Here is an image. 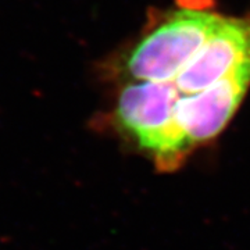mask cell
<instances>
[{
	"label": "cell",
	"instance_id": "1",
	"mask_svg": "<svg viewBox=\"0 0 250 250\" xmlns=\"http://www.w3.org/2000/svg\"><path fill=\"white\" fill-rule=\"evenodd\" d=\"M179 98L174 81H142L120 92L114 111L117 126L150 153L164 171L177 168L189 153L175 123Z\"/></svg>",
	"mask_w": 250,
	"mask_h": 250
},
{
	"label": "cell",
	"instance_id": "2",
	"mask_svg": "<svg viewBox=\"0 0 250 250\" xmlns=\"http://www.w3.org/2000/svg\"><path fill=\"white\" fill-rule=\"evenodd\" d=\"M221 20V16L202 10L174 11L131 50L125 71L138 81H175Z\"/></svg>",
	"mask_w": 250,
	"mask_h": 250
},
{
	"label": "cell",
	"instance_id": "3",
	"mask_svg": "<svg viewBox=\"0 0 250 250\" xmlns=\"http://www.w3.org/2000/svg\"><path fill=\"white\" fill-rule=\"evenodd\" d=\"M249 85L250 62H246L207 89L179 98L175 123L189 152L223 131Z\"/></svg>",
	"mask_w": 250,
	"mask_h": 250
},
{
	"label": "cell",
	"instance_id": "4",
	"mask_svg": "<svg viewBox=\"0 0 250 250\" xmlns=\"http://www.w3.org/2000/svg\"><path fill=\"white\" fill-rule=\"evenodd\" d=\"M246 62H250V20L223 17L174 82L184 95L197 93Z\"/></svg>",
	"mask_w": 250,
	"mask_h": 250
}]
</instances>
